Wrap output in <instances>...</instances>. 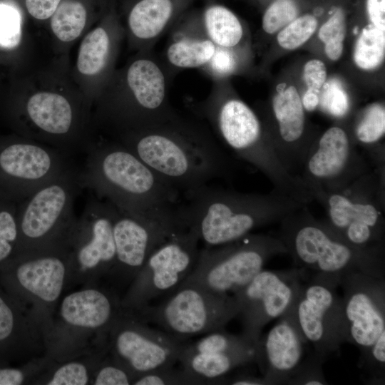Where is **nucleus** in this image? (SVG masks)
<instances>
[{"label": "nucleus", "mask_w": 385, "mask_h": 385, "mask_svg": "<svg viewBox=\"0 0 385 385\" xmlns=\"http://www.w3.org/2000/svg\"><path fill=\"white\" fill-rule=\"evenodd\" d=\"M80 165L84 189L143 220L186 228L180 192L120 143H91Z\"/></svg>", "instance_id": "f257e3e1"}, {"label": "nucleus", "mask_w": 385, "mask_h": 385, "mask_svg": "<svg viewBox=\"0 0 385 385\" xmlns=\"http://www.w3.org/2000/svg\"><path fill=\"white\" fill-rule=\"evenodd\" d=\"M180 192L231 175L232 163L202 125L178 113L118 141Z\"/></svg>", "instance_id": "f03ea898"}, {"label": "nucleus", "mask_w": 385, "mask_h": 385, "mask_svg": "<svg viewBox=\"0 0 385 385\" xmlns=\"http://www.w3.org/2000/svg\"><path fill=\"white\" fill-rule=\"evenodd\" d=\"M184 196L185 227L195 230L205 247L240 240L308 205L274 189L268 193H245L209 184L185 192Z\"/></svg>", "instance_id": "7ed1b4c3"}, {"label": "nucleus", "mask_w": 385, "mask_h": 385, "mask_svg": "<svg viewBox=\"0 0 385 385\" xmlns=\"http://www.w3.org/2000/svg\"><path fill=\"white\" fill-rule=\"evenodd\" d=\"M278 237L297 268L337 279L362 272L385 279L384 243L352 245L339 236L325 220L317 219L308 205L279 222Z\"/></svg>", "instance_id": "20e7f679"}, {"label": "nucleus", "mask_w": 385, "mask_h": 385, "mask_svg": "<svg viewBox=\"0 0 385 385\" xmlns=\"http://www.w3.org/2000/svg\"><path fill=\"white\" fill-rule=\"evenodd\" d=\"M200 113L235 155L262 173L274 190L306 205L313 201L299 178L284 167L259 117L244 101L226 96L216 83Z\"/></svg>", "instance_id": "39448f33"}, {"label": "nucleus", "mask_w": 385, "mask_h": 385, "mask_svg": "<svg viewBox=\"0 0 385 385\" xmlns=\"http://www.w3.org/2000/svg\"><path fill=\"white\" fill-rule=\"evenodd\" d=\"M66 292L56 307L47 353L61 359L107 339L109 329L123 312L122 295L104 282Z\"/></svg>", "instance_id": "423d86ee"}, {"label": "nucleus", "mask_w": 385, "mask_h": 385, "mask_svg": "<svg viewBox=\"0 0 385 385\" xmlns=\"http://www.w3.org/2000/svg\"><path fill=\"white\" fill-rule=\"evenodd\" d=\"M83 189L79 166L21 201L16 217L15 255L68 246L78 217L75 200Z\"/></svg>", "instance_id": "0eeeda50"}, {"label": "nucleus", "mask_w": 385, "mask_h": 385, "mask_svg": "<svg viewBox=\"0 0 385 385\" xmlns=\"http://www.w3.org/2000/svg\"><path fill=\"white\" fill-rule=\"evenodd\" d=\"M385 169L374 168L345 189L321 192L314 200L325 221L343 240L356 247L384 243Z\"/></svg>", "instance_id": "6e6552de"}, {"label": "nucleus", "mask_w": 385, "mask_h": 385, "mask_svg": "<svg viewBox=\"0 0 385 385\" xmlns=\"http://www.w3.org/2000/svg\"><path fill=\"white\" fill-rule=\"evenodd\" d=\"M134 313L169 334L188 339L225 329L238 315L239 308L232 294L182 282L159 303L150 304Z\"/></svg>", "instance_id": "1a4fd4ad"}, {"label": "nucleus", "mask_w": 385, "mask_h": 385, "mask_svg": "<svg viewBox=\"0 0 385 385\" xmlns=\"http://www.w3.org/2000/svg\"><path fill=\"white\" fill-rule=\"evenodd\" d=\"M69 267L68 246L16 255L0 266V282L38 318L47 339L56 307L66 292Z\"/></svg>", "instance_id": "9d476101"}, {"label": "nucleus", "mask_w": 385, "mask_h": 385, "mask_svg": "<svg viewBox=\"0 0 385 385\" xmlns=\"http://www.w3.org/2000/svg\"><path fill=\"white\" fill-rule=\"evenodd\" d=\"M281 254H287V250L278 237L250 233L230 243L200 250L195 267L183 282L232 295L262 271L270 258Z\"/></svg>", "instance_id": "9b49d317"}, {"label": "nucleus", "mask_w": 385, "mask_h": 385, "mask_svg": "<svg viewBox=\"0 0 385 385\" xmlns=\"http://www.w3.org/2000/svg\"><path fill=\"white\" fill-rule=\"evenodd\" d=\"M115 211L110 202L88 190L83 210L68 242L70 267L66 292L108 280L115 262L113 231Z\"/></svg>", "instance_id": "f8f14e48"}, {"label": "nucleus", "mask_w": 385, "mask_h": 385, "mask_svg": "<svg viewBox=\"0 0 385 385\" xmlns=\"http://www.w3.org/2000/svg\"><path fill=\"white\" fill-rule=\"evenodd\" d=\"M340 282L332 277L313 273L303 280L287 312V317L314 352L327 358L346 342ZM283 316V315H282Z\"/></svg>", "instance_id": "ddd939ff"}, {"label": "nucleus", "mask_w": 385, "mask_h": 385, "mask_svg": "<svg viewBox=\"0 0 385 385\" xmlns=\"http://www.w3.org/2000/svg\"><path fill=\"white\" fill-rule=\"evenodd\" d=\"M199 242L195 230L187 228L157 247L123 294V307L136 312L173 292L195 267Z\"/></svg>", "instance_id": "4468645a"}, {"label": "nucleus", "mask_w": 385, "mask_h": 385, "mask_svg": "<svg viewBox=\"0 0 385 385\" xmlns=\"http://www.w3.org/2000/svg\"><path fill=\"white\" fill-rule=\"evenodd\" d=\"M188 342L153 328L125 308L107 336L109 354L135 378L157 369L175 366Z\"/></svg>", "instance_id": "2eb2a0df"}, {"label": "nucleus", "mask_w": 385, "mask_h": 385, "mask_svg": "<svg viewBox=\"0 0 385 385\" xmlns=\"http://www.w3.org/2000/svg\"><path fill=\"white\" fill-rule=\"evenodd\" d=\"M374 168L345 129L335 125L314 142L298 178L314 200L319 193L345 189Z\"/></svg>", "instance_id": "dca6fc26"}, {"label": "nucleus", "mask_w": 385, "mask_h": 385, "mask_svg": "<svg viewBox=\"0 0 385 385\" xmlns=\"http://www.w3.org/2000/svg\"><path fill=\"white\" fill-rule=\"evenodd\" d=\"M134 60L125 73L130 98L115 114L126 133L165 120L177 113L168 99L170 70L151 51Z\"/></svg>", "instance_id": "f3484780"}, {"label": "nucleus", "mask_w": 385, "mask_h": 385, "mask_svg": "<svg viewBox=\"0 0 385 385\" xmlns=\"http://www.w3.org/2000/svg\"><path fill=\"white\" fill-rule=\"evenodd\" d=\"M308 272L300 268L260 271L232 295L238 305L242 334L259 344L262 329L284 315L293 304Z\"/></svg>", "instance_id": "a211bd4d"}, {"label": "nucleus", "mask_w": 385, "mask_h": 385, "mask_svg": "<svg viewBox=\"0 0 385 385\" xmlns=\"http://www.w3.org/2000/svg\"><path fill=\"white\" fill-rule=\"evenodd\" d=\"M79 166L61 150L32 141L15 142L0 150V178L11 185L19 202Z\"/></svg>", "instance_id": "6ab92c4d"}, {"label": "nucleus", "mask_w": 385, "mask_h": 385, "mask_svg": "<svg viewBox=\"0 0 385 385\" xmlns=\"http://www.w3.org/2000/svg\"><path fill=\"white\" fill-rule=\"evenodd\" d=\"M184 229L135 217L116 208L113 225L115 262L106 283L123 295L150 255Z\"/></svg>", "instance_id": "aec40b11"}, {"label": "nucleus", "mask_w": 385, "mask_h": 385, "mask_svg": "<svg viewBox=\"0 0 385 385\" xmlns=\"http://www.w3.org/2000/svg\"><path fill=\"white\" fill-rule=\"evenodd\" d=\"M339 286L346 342L362 354L385 332V279L352 272L342 277Z\"/></svg>", "instance_id": "412c9836"}, {"label": "nucleus", "mask_w": 385, "mask_h": 385, "mask_svg": "<svg viewBox=\"0 0 385 385\" xmlns=\"http://www.w3.org/2000/svg\"><path fill=\"white\" fill-rule=\"evenodd\" d=\"M47 348V334L41 321L0 282V366L43 356Z\"/></svg>", "instance_id": "4be33fe9"}, {"label": "nucleus", "mask_w": 385, "mask_h": 385, "mask_svg": "<svg viewBox=\"0 0 385 385\" xmlns=\"http://www.w3.org/2000/svg\"><path fill=\"white\" fill-rule=\"evenodd\" d=\"M272 110L277 130L273 145L286 170L298 178L313 143L305 138L304 109L296 88L291 86L278 92Z\"/></svg>", "instance_id": "5701e85b"}, {"label": "nucleus", "mask_w": 385, "mask_h": 385, "mask_svg": "<svg viewBox=\"0 0 385 385\" xmlns=\"http://www.w3.org/2000/svg\"><path fill=\"white\" fill-rule=\"evenodd\" d=\"M278 319L258 346L256 363L266 385L288 384L302 361L307 344L287 317Z\"/></svg>", "instance_id": "b1692460"}, {"label": "nucleus", "mask_w": 385, "mask_h": 385, "mask_svg": "<svg viewBox=\"0 0 385 385\" xmlns=\"http://www.w3.org/2000/svg\"><path fill=\"white\" fill-rule=\"evenodd\" d=\"M188 0H139L130 9L128 25L132 36L145 51L173 25Z\"/></svg>", "instance_id": "393cba45"}, {"label": "nucleus", "mask_w": 385, "mask_h": 385, "mask_svg": "<svg viewBox=\"0 0 385 385\" xmlns=\"http://www.w3.org/2000/svg\"><path fill=\"white\" fill-rule=\"evenodd\" d=\"M258 349L230 352L181 353L180 368L197 384H224V379L234 369L256 363Z\"/></svg>", "instance_id": "a878e982"}, {"label": "nucleus", "mask_w": 385, "mask_h": 385, "mask_svg": "<svg viewBox=\"0 0 385 385\" xmlns=\"http://www.w3.org/2000/svg\"><path fill=\"white\" fill-rule=\"evenodd\" d=\"M181 33L207 38L215 46L235 50L244 36L242 24L237 16L227 7L219 4L208 5L199 20L192 19L178 26Z\"/></svg>", "instance_id": "bb28decb"}, {"label": "nucleus", "mask_w": 385, "mask_h": 385, "mask_svg": "<svg viewBox=\"0 0 385 385\" xmlns=\"http://www.w3.org/2000/svg\"><path fill=\"white\" fill-rule=\"evenodd\" d=\"M108 352L107 342L61 359H53L34 385H91L93 372Z\"/></svg>", "instance_id": "cd10ccee"}, {"label": "nucleus", "mask_w": 385, "mask_h": 385, "mask_svg": "<svg viewBox=\"0 0 385 385\" xmlns=\"http://www.w3.org/2000/svg\"><path fill=\"white\" fill-rule=\"evenodd\" d=\"M26 112L36 128L48 135H66L72 129L71 106L59 94L49 92L34 94L26 103Z\"/></svg>", "instance_id": "c85d7f7f"}, {"label": "nucleus", "mask_w": 385, "mask_h": 385, "mask_svg": "<svg viewBox=\"0 0 385 385\" xmlns=\"http://www.w3.org/2000/svg\"><path fill=\"white\" fill-rule=\"evenodd\" d=\"M165 51V63L170 71L204 68L212 58L216 46L207 38L173 31Z\"/></svg>", "instance_id": "c756f323"}, {"label": "nucleus", "mask_w": 385, "mask_h": 385, "mask_svg": "<svg viewBox=\"0 0 385 385\" xmlns=\"http://www.w3.org/2000/svg\"><path fill=\"white\" fill-rule=\"evenodd\" d=\"M355 140L366 148L371 164L376 168H385L384 149L378 147L385 133V108L379 103L367 106L354 128Z\"/></svg>", "instance_id": "7c9ffc66"}, {"label": "nucleus", "mask_w": 385, "mask_h": 385, "mask_svg": "<svg viewBox=\"0 0 385 385\" xmlns=\"http://www.w3.org/2000/svg\"><path fill=\"white\" fill-rule=\"evenodd\" d=\"M111 37L106 29L98 27L90 32L82 41L78 56V71L85 75L101 72L111 54Z\"/></svg>", "instance_id": "2f4dec72"}, {"label": "nucleus", "mask_w": 385, "mask_h": 385, "mask_svg": "<svg viewBox=\"0 0 385 385\" xmlns=\"http://www.w3.org/2000/svg\"><path fill=\"white\" fill-rule=\"evenodd\" d=\"M87 18L83 4L77 0L61 1L51 16L53 34L62 41L68 42L79 36Z\"/></svg>", "instance_id": "473e14b6"}, {"label": "nucleus", "mask_w": 385, "mask_h": 385, "mask_svg": "<svg viewBox=\"0 0 385 385\" xmlns=\"http://www.w3.org/2000/svg\"><path fill=\"white\" fill-rule=\"evenodd\" d=\"M385 56V31L373 25L364 28L354 45L353 58L363 70H374L384 61Z\"/></svg>", "instance_id": "72a5a7b5"}, {"label": "nucleus", "mask_w": 385, "mask_h": 385, "mask_svg": "<svg viewBox=\"0 0 385 385\" xmlns=\"http://www.w3.org/2000/svg\"><path fill=\"white\" fill-rule=\"evenodd\" d=\"M258 345L259 344L251 342L242 334H232L222 329L207 333L195 342H188L182 353L239 351L258 349Z\"/></svg>", "instance_id": "f704fd0d"}, {"label": "nucleus", "mask_w": 385, "mask_h": 385, "mask_svg": "<svg viewBox=\"0 0 385 385\" xmlns=\"http://www.w3.org/2000/svg\"><path fill=\"white\" fill-rule=\"evenodd\" d=\"M53 359V357L46 353L15 366H0V385L34 384Z\"/></svg>", "instance_id": "c9c22d12"}, {"label": "nucleus", "mask_w": 385, "mask_h": 385, "mask_svg": "<svg viewBox=\"0 0 385 385\" xmlns=\"http://www.w3.org/2000/svg\"><path fill=\"white\" fill-rule=\"evenodd\" d=\"M346 33L344 14L338 9L321 26L318 34L319 39L324 43L325 53L330 60L337 61L341 57Z\"/></svg>", "instance_id": "e433bc0d"}, {"label": "nucleus", "mask_w": 385, "mask_h": 385, "mask_svg": "<svg viewBox=\"0 0 385 385\" xmlns=\"http://www.w3.org/2000/svg\"><path fill=\"white\" fill-rule=\"evenodd\" d=\"M317 27V19L306 14L294 19L277 35L279 45L285 49L293 50L304 43L314 33Z\"/></svg>", "instance_id": "4c0bfd02"}, {"label": "nucleus", "mask_w": 385, "mask_h": 385, "mask_svg": "<svg viewBox=\"0 0 385 385\" xmlns=\"http://www.w3.org/2000/svg\"><path fill=\"white\" fill-rule=\"evenodd\" d=\"M319 106L329 115L343 118L349 113V96L342 83L337 79L325 82L319 94Z\"/></svg>", "instance_id": "58836bf2"}, {"label": "nucleus", "mask_w": 385, "mask_h": 385, "mask_svg": "<svg viewBox=\"0 0 385 385\" xmlns=\"http://www.w3.org/2000/svg\"><path fill=\"white\" fill-rule=\"evenodd\" d=\"M134 379L108 350L93 372L91 385H131Z\"/></svg>", "instance_id": "ea45409f"}, {"label": "nucleus", "mask_w": 385, "mask_h": 385, "mask_svg": "<svg viewBox=\"0 0 385 385\" xmlns=\"http://www.w3.org/2000/svg\"><path fill=\"white\" fill-rule=\"evenodd\" d=\"M18 208L0 207V266L13 257L16 253Z\"/></svg>", "instance_id": "a19ab883"}, {"label": "nucleus", "mask_w": 385, "mask_h": 385, "mask_svg": "<svg viewBox=\"0 0 385 385\" xmlns=\"http://www.w3.org/2000/svg\"><path fill=\"white\" fill-rule=\"evenodd\" d=\"M297 14V6L292 0H276L263 15L262 29L266 33L272 34L296 19Z\"/></svg>", "instance_id": "79ce46f5"}, {"label": "nucleus", "mask_w": 385, "mask_h": 385, "mask_svg": "<svg viewBox=\"0 0 385 385\" xmlns=\"http://www.w3.org/2000/svg\"><path fill=\"white\" fill-rule=\"evenodd\" d=\"M186 385L197 384L181 368L175 369L174 366L157 369L136 376L133 385Z\"/></svg>", "instance_id": "37998d69"}, {"label": "nucleus", "mask_w": 385, "mask_h": 385, "mask_svg": "<svg viewBox=\"0 0 385 385\" xmlns=\"http://www.w3.org/2000/svg\"><path fill=\"white\" fill-rule=\"evenodd\" d=\"M21 38V16L14 7L0 4V48L16 47Z\"/></svg>", "instance_id": "c03bdc74"}, {"label": "nucleus", "mask_w": 385, "mask_h": 385, "mask_svg": "<svg viewBox=\"0 0 385 385\" xmlns=\"http://www.w3.org/2000/svg\"><path fill=\"white\" fill-rule=\"evenodd\" d=\"M325 359V358L314 352L309 358L302 361L287 384H327L328 383L322 371V364Z\"/></svg>", "instance_id": "a18cd8bd"}, {"label": "nucleus", "mask_w": 385, "mask_h": 385, "mask_svg": "<svg viewBox=\"0 0 385 385\" xmlns=\"http://www.w3.org/2000/svg\"><path fill=\"white\" fill-rule=\"evenodd\" d=\"M360 365L370 373L376 382L384 381L385 332L380 334L366 351L361 354Z\"/></svg>", "instance_id": "49530a36"}, {"label": "nucleus", "mask_w": 385, "mask_h": 385, "mask_svg": "<svg viewBox=\"0 0 385 385\" xmlns=\"http://www.w3.org/2000/svg\"><path fill=\"white\" fill-rule=\"evenodd\" d=\"M237 63L238 57L235 50L216 46L212 58L202 70L215 81H219L233 73Z\"/></svg>", "instance_id": "de8ad7c7"}, {"label": "nucleus", "mask_w": 385, "mask_h": 385, "mask_svg": "<svg viewBox=\"0 0 385 385\" xmlns=\"http://www.w3.org/2000/svg\"><path fill=\"white\" fill-rule=\"evenodd\" d=\"M327 76V68L322 61L312 59L305 63L303 78L308 89L319 92L326 82Z\"/></svg>", "instance_id": "09e8293b"}, {"label": "nucleus", "mask_w": 385, "mask_h": 385, "mask_svg": "<svg viewBox=\"0 0 385 385\" xmlns=\"http://www.w3.org/2000/svg\"><path fill=\"white\" fill-rule=\"evenodd\" d=\"M61 0H25L29 13L35 19H47L51 17Z\"/></svg>", "instance_id": "8fccbe9b"}, {"label": "nucleus", "mask_w": 385, "mask_h": 385, "mask_svg": "<svg viewBox=\"0 0 385 385\" xmlns=\"http://www.w3.org/2000/svg\"><path fill=\"white\" fill-rule=\"evenodd\" d=\"M366 10L371 25L385 31V0H366Z\"/></svg>", "instance_id": "3c124183"}, {"label": "nucleus", "mask_w": 385, "mask_h": 385, "mask_svg": "<svg viewBox=\"0 0 385 385\" xmlns=\"http://www.w3.org/2000/svg\"><path fill=\"white\" fill-rule=\"evenodd\" d=\"M225 384L233 385H266L262 376L257 377L247 374H240L228 379L225 377L224 384Z\"/></svg>", "instance_id": "603ef678"}, {"label": "nucleus", "mask_w": 385, "mask_h": 385, "mask_svg": "<svg viewBox=\"0 0 385 385\" xmlns=\"http://www.w3.org/2000/svg\"><path fill=\"white\" fill-rule=\"evenodd\" d=\"M319 92L308 89L302 98V106L307 111L312 112L319 106Z\"/></svg>", "instance_id": "864d4df0"}]
</instances>
